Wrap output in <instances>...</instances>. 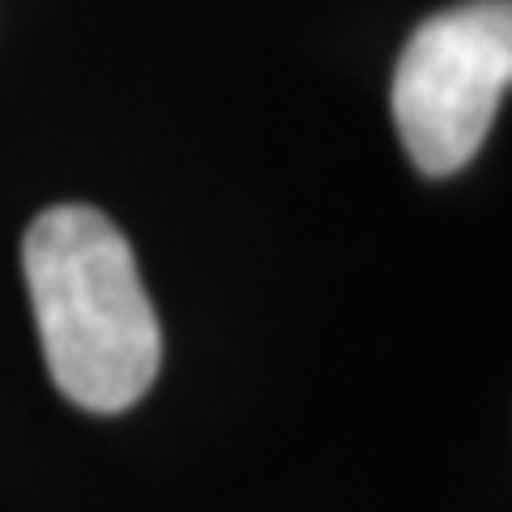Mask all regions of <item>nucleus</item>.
<instances>
[{
    "label": "nucleus",
    "mask_w": 512,
    "mask_h": 512,
    "mask_svg": "<svg viewBox=\"0 0 512 512\" xmlns=\"http://www.w3.org/2000/svg\"><path fill=\"white\" fill-rule=\"evenodd\" d=\"M52 384L90 414L137 406L163 367V329L128 239L94 205H52L22 239Z\"/></svg>",
    "instance_id": "1"
},
{
    "label": "nucleus",
    "mask_w": 512,
    "mask_h": 512,
    "mask_svg": "<svg viewBox=\"0 0 512 512\" xmlns=\"http://www.w3.org/2000/svg\"><path fill=\"white\" fill-rule=\"evenodd\" d=\"M512 77V5L461 0L414 30L393 73V124L410 163L444 180L487 141Z\"/></svg>",
    "instance_id": "2"
}]
</instances>
